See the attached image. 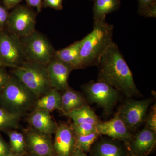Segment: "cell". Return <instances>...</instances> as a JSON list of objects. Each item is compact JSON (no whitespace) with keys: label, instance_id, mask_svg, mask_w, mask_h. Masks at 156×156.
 Segmentation results:
<instances>
[{"label":"cell","instance_id":"836d02e7","mask_svg":"<svg viewBox=\"0 0 156 156\" xmlns=\"http://www.w3.org/2000/svg\"><path fill=\"white\" fill-rule=\"evenodd\" d=\"M5 67H6V66H5V64H4V63H3L2 61L0 58V68H5Z\"/></svg>","mask_w":156,"mask_h":156},{"label":"cell","instance_id":"ac0fdd59","mask_svg":"<svg viewBox=\"0 0 156 156\" xmlns=\"http://www.w3.org/2000/svg\"><path fill=\"white\" fill-rule=\"evenodd\" d=\"M61 94L63 115L88 104L87 98L82 93L69 86Z\"/></svg>","mask_w":156,"mask_h":156},{"label":"cell","instance_id":"5bb4252c","mask_svg":"<svg viewBox=\"0 0 156 156\" xmlns=\"http://www.w3.org/2000/svg\"><path fill=\"white\" fill-rule=\"evenodd\" d=\"M156 132L144 127L131 141L125 144L126 148L136 156H147L156 145Z\"/></svg>","mask_w":156,"mask_h":156},{"label":"cell","instance_id":"d6986e66","mask_svg":"<svg viewBox=\"0 0 156 156\" xmlns=\"http://www.w3.org/2000/svg\"><path fill=\"white\" fill-rule=\"evenodd\" d=\"M82 40L68 47L55 50L54 58L68 65L73 70L80 69V53Z\"/></svg>","mask_w":156,"mask_h":156},{"label":"cell","instance_id":"cb8c5ba5","mask_svg":"<svg viewBox=\"0 0 156 156\" xmlns=\"http://www.w3.org/2000/svg\"><path fill=\"white\" fill-rule=\"evenodd\" d=\"M74 136L76 139V148L87 153L89 152L92 144L99 138L100 135L96 131L85 135L74 134Z\"/></svg>","mask_w":156,"mask_h":156},{"label":"cell","instance_id":"8992f818","mask_svg":"<svg viewBox=\"0 0 156 156\" xmlns=\"http://www.w3.org/2000/svg\"><path fill=\"white\" fill-rule=\"evenodd\" d=\"M20 38L26 61L47 66L54 58L55 50L43 34L35 30Z\"/></svg>","mask_w":156,"mask_h":156},{"label":"cell","instance_id":"277c9868","mask_svg":"<svg viewBox=\"0 0 156 156\" xmlns=\"http://www.w3.org/2000/svg\"><path fill=\"white\" fill-rule=\"evenodd\" d=\"M12 71L13 76L37 97H41L52 89L47 66L26 61Z\"/></svg>","mask_w":156,"mask_h":156},{"label":"cell","instance_id":"4dcf8cb0","mask_svg":"<svg viewBox=\"0 0 156 156\" xmlns=\"http://www.w3.org/2000/svg\"><path fill=\"white\" fill-rule=\"evenodd\" d=\"M27 6L30 8L36 9L37 14H39L41 11L43 0H26Z\"/></svg>","mask_w":156,"mask_h":156},{"label":"cell","instance_id":"f1b7e54d","mask_svg":"<svg viewBox=\"0 0 156 156\" xmlns=\"http://www.w3.org/2000/svg\"><path fill=\"white\" fill-rule=\"evenodd\" d=\"M11 76L5 69V68H0V93L5 87Z\"/></svg>","mask_w":156,"mask_h":156},{"label":"cell","instance_id":"4316f807","mask_svg":"<svg viewBox=\"0 0 156 156\" xmlns=\"http://www.w3.org/2000/svg\"><path fill=\"white\" fill-rule=\"evenodd\" d=\"M9 13L8 9L4 5L0 4V30L5 29Z\"/></svg>","mask_w":156,"mask_h":156},{"label":"cell","instance_id":"7c38bea8","mask_svg":"<svg viewBox=\"0 0 156 156\" xmlns=\"http://www.w3.org/2000/svg\"><path fill=\"white\" fill-rule=\"evenodd\" d=\"M96 128V131L100 136L105 135L112 139L122 142L125 144L130 142L134 136L120 119L117 112L111 119L98 123Z\"/></svg>","mask_w":156,"mask_h":156},{"label":"cell","instance_id":"484cf974","mask_svg":"<svg viewBox=\"0 0 156 156\" xmlns=\"http://www.w3.org/2000/svg\"><path fill=\"white\" fill-rule=\"evenodd\" d=\"M145 127L156 132V105H154L146 117Z\"/></svg>","mask_w":156,"mask_h":156},{"label":"cell","instance_id":"5b68a950","mask_svg":"<svg viewBox=\"0 0 156 156\" xmlns=\"http://www.w3.org/2000/svg\"><path fill=\"white\" fill-rule=\"evenodd\" d=\"M82 89L88 103L96 104L106 115L112 113L119 99L120 92L101 81H91L82 86Z\"/></svg>","mask_w":156,"mask_h":156},{"label":"cell","instance_id":"1f68e13d","mask_svg":"<svg viewBox=\"0 0 156 156\" xmlns=\"http://www.w3.org/2000/svg\"><path fill=\"white\" fill-rule=\"evenodd\" d=\"M3 4L8 10L14 9L19 5L22 0H2Z\"/></svg>","mask_w":156,"mask_h":156},{"label":"cell","instance_id":"f546056e","mask_svg":"<svg viewBox=\"0 0 156 156\" xmlns=\"http://www.w3.org/2000/svg\"><path fill=\"white\" fill-rule=\"evenodd\" d=\"M11 152L9 144L0 134V156H7Z\"/></svg>","mask_w":156,"mask_h":156},{"label":"cell","instance_id":"3957f363","mask_svg":"<svg viewBox=\"0 0 156 156\" xmlns=\"http://www.w3.org/2000/svg\"><path fill=\"white\" fill-rule=\"evenodd\" d=\"M37 97L14 76L0 93V106L23 116L34 108Z\"/></svg>","mask_w":156,"mask_h":156},{"label":"cell","instance_id":"ba28073f","mask_svg":"<svg viewBox=\"0 0 156 156\" xmlns=\"http://www.w3.org/2000/svg\"><path fill=\"white\" fill-rule=\"evenodd\" d=\"M152 100L129 99L123 102L117 112L120 119L131 131H136L145 122L149 107Z\"/></svg>","mask_w":156,"mask_h":156},{"label":"cell","instance_id":"8fae6325","mask_svg":"<svg viewBox=\"0 0 156 156\" xmlns=\"http://www.w3.org/2000/svg\"><path fill=\"white\" fill-rule=\"evenodd\" d=\"M23 134L29 153L40 156H56L51 136L31 127L24 130Z\"/></svg>","mask_w":156,"mask_h":156},{"label":"cell","instance_id":"8d00e7d4","mask_svg":"<svg viewBox=\"0 0 156 156\" xmlns=\"http://www.w3.org/2000/svg\"><path fill=\"white\" fill-rule=\"evenodd\" d=\"M7 156H20L19 155H18L15 154H14V153H13L12 152L10 153V154H9V155H8Z\"/></svg>","mask_w":156,"mask_h":156},{"label":"cell","instance_id":"d590c367","mask_svg":"<svg viewBox=\"0 0 156 156\" xmlns=\"http://www.w3.org/2000/svg\"><path fill=\"white\" fill-rule=\"evenodd\" d=\"M23 156H40L36 155L33 154H30V153H29L27 152V153L26 154H24V155Z\"/></svg>","mask_w":156,"mask_h":156},{"label":"cell","instance_id":"44dd1931","mask_svg":"<svg viewBox=\"0 0 156 156\" xmlns=\"http://www.w3.org/2000/svg\"><path fill=\"white\" fill-rule=\"evenodd\" d=\"M121 0H95L93 5L94 22L106 18L107 14L119 10Z\"/></svg>","mask_w":156,"mask_h":156},{"label":"cell","instance_id":"30bf717a","mask_svg":"<svg viewBox=\"0 0 156 156\" xmlns=\"http://www.w3.org/2000/svg\"><path fill=\"white\" fill-rule=\"evenodd\" d=\"M63 115L73 120L71 127L74 133L78 135H85L96 132V125L101 122L88 104Z\"/></svg>","mask_w":156,"mask_h":156},{"label":"cell","instance_id":"52a82bcc","mask_svg":"<svg viewBox=\"0 0 156 156\" xmlns=\"http://www.w3.org/2000/svg\"><path fill=\"white\" fill-rule=\"evenodd\" d=\"M37 13L28 6L18 5L9 13L5 30L19 37L34 31Z\"/></svg>","mask_w":156,"mask_h":156},{"label":"cell","instance_id":"9a60e30c","mask_svg":"<svg viewBox=\"0 0 156 156\" xmlns=\"http://www.w3.org/2000/svg\"><path fill=\"white\" fill-rule=\"evenodd\" d=\"M47 68L52 88L62 92L69 87V77L73 70L69 66L54 58L47 65Z\"/></svg>","mask_w":156,"mask_h":156},{"label":"cell","instance_id":"d4e9b609","mask_svg":"<svg viewBox=\"0 0 156 156\" xmlns=\"http://www.w3.org/2000/svg\"><path fill=\"white\" fill-rule=\"evenodd\" d=\"M138 14L145 17H156V0H138Z\"/></svg>","mask_w":156,"mask_h":156},{"label":"cell","instance_id":"6da1fadb","mask_svg":"<svg viewBox=\"0 0 156 156\" xmlns=\"http://www.w3.org/2000/svg\"><path fill=\"white\" fill-rule=\"evenodd\" d=\"M97 66L98 81L109 84L128 98L141 96L131 70L115 42L104 53Z\"/></svg>","mask_w":156,"mask_h":156},{"label":"cell","instance_id":"4fadbf2b","mask_svg":"<svg viewBox=\"0 0 156 156\" xmlns=\"http://www.w3.org/2000/svg\"><path fill=\"white\" fill-rule=\"evenodd\" d=\"M53 141L56 156H70L76 150L74 134L70 126L58 125Z\"/></svg>","mask_w":156,"mask_h":156},{"label":"cell","instance_id":"7402d4cb","mask_svg":"<svg viewBox=\"0 0 156 156\" xmlns=\"http://www.w3.org/2000/svg\"><path fill=\"white\" fill-rule=\"evenodd\" d=\"M5 132L9 138V146L11 152L20 156L27 153L25 137L23 133L12 129L6 130Z\"/></svg>","mask_w":156,"mask_h":156},{"label":"cell","instance_id":"603a6c76","mask_svg":"<svg viewBox=\"0 0 156 156\" xmlns=\"http://www.w3.org/2000/svg\"><path fill=\"white\" fill-rule=\"evenodd\" d=\"M22 117L10 112L0 106V131L17 128Z\"/></svg>","mask_w":156,"mask_h":156},{"label":"cell","instance_id":"e575fe53","mask_svg":"<svg viewBox=\"0 0 156 156\" xmlns=\"http://www.w3.org/2000/svg\"><path fill=\"white\" fill-rule=\"evenodd\" d=\"M127 150H128V156H136L134 155V154L132 153V152L131 151H129V150L127 148Z\"/></svg>","mask_w":156,"mask_h":156},{"label":"cell","instance_id":"e0dca14e","mask_svg":"<svg viewBox=\"0 0 156 156\" xmlns=\"http://www.w3.org/2000/svg\"><path fill=\"white\" fill-rule=\"evenodd\" d=\"M27 122L31 128L51 136L55 134L58 126L50 112L42 109H34L28 117Z\"/></svg>","mask_w":156,"mask_h":156},{"label":"cell","instance_id":"2e32d148","mask_svg":"<svg viewBox=\"0 0 156 156\" xmlns=\"http://www.w3.org/2000/svg\"><path fill=\"white\" fill-rule=\"evenodd\" d=\"M89 152L90 156H128L125 144L110 137H99Z\"/></svg>","mask_w":156,"mask_h":156},{"label":"cell","instance_id":"7a4b0ae2","mask_svg":"<svg viewBox=\"0 0 156 156\" xmlns=\"http://www.w3.org/2000/svg\"><path fill=\"white\" fill-rule=\"evenodd\" d=\"M114 26L106 18L94 22L93 30L82 39L80 69L97 66L101 57L113 42Z\"/></svg>","mask_w":156,"mask_h":156},{"label":"cell","instance_id":"d6a6232c","mask_svg":"<svg viewBox=\"0 0 156 156\" xmlns=\"http://www.w3.org/2000/svg\"><path fill=\"white\" fill-rule=\"evenodd\" d=\"M70 156H88L87 154V153L84 152L83 151L80 150L76 149L75 151Z\"/></svg>","mask_w":156,"mask_h":156},{"label":"cell","instance_id":"9c48e42d","mask_svg":"<svg viewBox=\"0 0 156 156\" xmlns=\"http://www.w3.org/2000/svg\"><path fill=\"white\" fill-rule=\"evenodd\" d=\"M0 58L5 66L14 68L26 61L20 38L0 30Z\"/></svg>","mask_w":156,"mask_h":156},{"label":"cell","instance_id":"ffe728a7","mask_svg":"<svg viewBox=\"0 0 156 156\" xmlns=\"http://www.w3.org/2000/svg\"><path fill=\"white\" fill-rule=\"evenodd\" d=\"M34 109H42L50 112L53 111H62L61 92L52 88L41 97L37 98Z\"/></svg>","mask_w":156,"mask_h":156},{"label":"cell","instance_id":"83f0119b","mask_svg":"<svg viewBox=\"0 0 156 156\" xmlns=\"http://www.w3.org/2000/svg\"><path fill=\"white\" fill-rule=\"evenodd\" d=\"M63 0H43L42 8H50L60 11L63 9Z\"/></svg>","mask_w":156,"mask_h":156}]
</instances>
